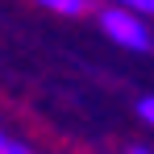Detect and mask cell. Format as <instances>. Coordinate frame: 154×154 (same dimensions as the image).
<instances>
[{
  "label": "cell",
  "instance_id": "1",
  "mask_svg": "<svg viewBox=\"0 0 154 154\" xmlns=\"http://www.w3.org/2000/svg\"><path fill=\"white\" fill-rule=\"evenodd\" d=\"M100 29L117 46H125V50H137V54L154 50V38H150V29H146V17L133 13V8H125V4H108L100 13Z\"/></svg>",
  "mask_w": 154,
  "mask_h": 154
},
{
  "label": "cell",
  "instance_id": "2",
  "mask_svg": "<svg viewBox=\"0 0 154 154\" xmlns=\"http://www.w3.org/2000/svg\"><path fill=\"white\" fill-rule=\"evenodd\" d=\"M33 4L50 8L58 17H83V13H88V0H33Z\"/></svg>",
  "mask_w": 154,
  "mask_h": 154
},
{
  "label": "cell",
  "instance_id": "3",
  "mask_svg": "<svg viewBox=\"0 0 154 154\" xmlns=\"http://www.w3.org/2000/svg\"><path fill=\"white\" fill-rule=\"evenodd\" d=\"M112 4H125V8L142 13V17H154V0H112Z\"/></svg>",
  "mask_w": 154,
  "mask_h": 154
},
{
  "label": "cell",
  "instance_id": "4",
  "mask_svg": "<svg viewBox=\"0 0 154 154\" xmlns=\"http://www.w3.org/2000/svg\"><path fill=\"white\" fill-rule=\"evenodd\" d=\"M137 117H142L146 125H154V96H142V100H137Z\"/></svg>",
  "mask_w": 154,
  "mask_h": 154
},
{
  "label": "cell",
  "instance_id": "5",
  "mask_svg": "<svg viewBox=\"0 0 154 154\" xmlns=\"http://www.w3.org/2000/svg\"><path fill=\"white\" fill-rule=\"evenodd\" d=\"M0 154H29V150H25V146H17L13 137H4V133H0Z\"/></svg>",
  "mask_w": 154,
  "mask_h": 154
},
{
  "label": "cell",
  "instance_id": "6",
  "mask_svg": "<svg viewBox=\"0 0 154 154\" xmlns=\"http://www.w3.org/2000/svg\"><path fill=\"white\" fill-rule=\"evenodd\" d=\"M129 154H154V150H150V146H133Z\"/></svg>",
  "mask_w": 154,
  "mask_h": 154
}]
</instances>
